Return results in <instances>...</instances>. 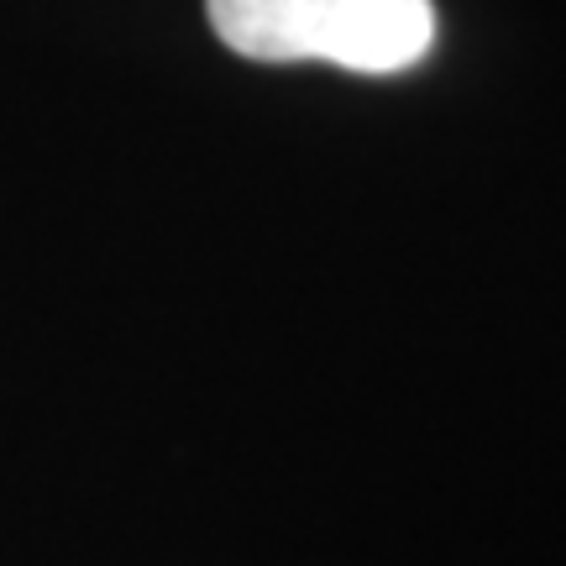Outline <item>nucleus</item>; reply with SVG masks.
Segmentation results:
<instances>
[{"label":"nucleus","mask_w":566,"mask_h":566,"mask_svg":"<svg viewBox=\"0 0 566 566\" xmlns=\"http://www.w3.org/2000/svg\"><path fill=\"white\" fill-rule=\"evenodd\" d=\"M216 38L252 63L405 74L436 48L430 0H205Z\"/></svg>","instance_id":"nucleus-1"}]
</instances>
